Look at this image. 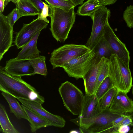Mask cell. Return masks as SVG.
Listing matches in <instances>:
<instances>
[{"label":"cell","mask_w":133,"mask_h":133,"mask_svg":"<svg viewBox=\"0 0 133 133\" xmlns=\"http://www.w3.org/2000/svg\"><path fill=\"white\" fill-rule=\"evenodd\" d=\"M0 90L10 94L16 98L35 101L42 104L44 97L34 87L22 79L21 77L12 76L7 73L4 67H0Z\"/></svg>","instance_id":"obj_1"},{"label":"cell","mask_w":133,"mask_h":133,"mask_svg":"<svg viewBox=\"0 0 133 133\" xmlns=\"http://www.w3.org/2000/svg\"><path fill=\"white\" fill-rule=\"evenodd\" d=\"M121 115L112 112L109 108L91 117L77 118L70 121L78 126L82 133H117L118 128L113 126L112 123Z\"/></svg>","instance_id":"obj_2"},{"label":"cell","mask_w":133,"mask_h":133,"mask_svg":"<svg viewBox=\"0 0 133 133\" xmlns=\"http://www.w3.org/2000/svg\"><path fill=\"white\" fill-rule=\"evenodd\" d=\"M49 6L51 19L50 30L57 41L64 43L75 22L76 14L74 8L66 11Z\"/></svg>","instance_id":"obj_3"},{"label":"cell","mask_w":133,"mask_h":133,"mask_svg":"<svg viewBox=\"0 0 133 133\" xmlns=\"http://www.w3.org/2000/svg\"><path fill=\"white\" fill-rule=\"evenodd\" d=\"M96 63V53L94 49L65 64L62 67L69 76L77 79L83 78Z\"/></svg>","instance_id":"obj_4"},{"label":"cell","mask_w":133,"mask_h":133,"mask_svg":"<svg viewBox=\"0 0 133 133\" xmlns=\"http://www.w3.org/2000/svg\"><path fill=\"white\" fill-rule=\"evenodd\" d=\"M90 50L85 45L67 44L54 49L51 53L49 61L53 69L62 68L71 60L80 56Z\"/></svg>","instance_id":"obj_5"},{"label":"cell","mask_w":133,"mask_h":133,"mask_svg":"<svg viewBox=\"0 0 133 133\" xmlns=\"http://www.w3.org/2000/svg\"><path fill=\"white\" fill-rule=\"evenodd\" d=\"M58 91L67 109L74 115H79L81 111L84 96L82 91L68 81L61 84Z\"/></svg>","instance_id":"obj_6"},{"label":"cell","mask_w":133,"mask_h":133,"mask_svg":"<svg viewBox=\"0 0 133 133\" xmlns=\"http://www.w3.org/2000/svg\"><path fill=\"white\" fill-rule=\"evenodd\" d=\"M110 14V10L104 6L95 12L91 17L93 21L92 31L85 45L90 50L103 37L104 28Z\"/></svg>","instance_id":"obj_7"},{"label":"cell","mask_w":133,"mask_h":133,"mask_svg":"<svg viewBox=\"0 0 133 133\" xmlns=\"http://www.w3.org/2000/svg\"><path fill=\"white\" fill-rule=\"evenodd\" d=\"M48 23L37 18L28 24H24L16 34L15 43L17 48L22 49L35 34L46 28Z\"/></svg>","instance_id":"obj_8"},{"label":"cell","mask_w":133,"mask_h":133,"mask_svg":"<svg viewBox=\"0 0 133 133\" xmlns=\"http://www.w3.org/2000/svg\"><path fill=\"white\" fill-rule=\"evenodd\" d=\"M103 37L108 43L112 52L129 67L130 61L129 52L125 44L117 36L110 26L109 22L106 24L104 30Z\"/></svg>","instance_id":"obj_9"},{"label":"cell","mask_w":133,"mask_h":133,"mask_svg":"<svg viewBox=\"0 0 133 133\" xmlns=\"http://www.w3.org/2000/svg\"><path fill=\"white\" fill-rule=\"evenodd\" d=\"M17 99L22 104L49 121L51 124L52 126L61 128L64 127L66 122L63 118L48 112L43 107L42 104L34 101L20 98Z\"/></svg>","instance_id":"obj_10"},{"label":"cell","mask_w":133,"mask_h":133,"mask_svg":"<svg viewBox=\"0 0 133 133\" xmlns=\"http://www.w3.org/2000/svg\"><path fill=\"white\" fill-rule=\"evenodd\" d=\"M13 28L6 16L0 12V61L11 46L13 42Z\"/></svg>","instance_id":"obj_11"},{"label":"cell","mask_w":133,"mask_h":133,"mask_svg":"<svg viewBox=\"0 0 133 133\" xmlns=\"http://www.w3.org/2000/svg\"><path fill=\"white\" fill-rule=\"evenodd\" d=\"M5 71L13 76L21 77L25 76H32L34 69L29 60H18L15 58L7 61Z\"/></svg>","instance_id":"obj_12"},{"label":"cell","mask_w":133,"mask_h":133,"mask_svg":"<svg viewBox=\"0 0 133 133\" xmlns=\"http://www.w3.org/2000/svg\"><path fill=\"white\" fill-rule=\"evenodd\" d=\"M110 110L121 114L133 112V101L125 92L118 90L109 107Z\"/></svg>","instance_id":"obj_13"},{"label":"cell","mask_w":133,"mask_h":133,"mask_svg":"<svg viewBox=\"0 0 133 133\" xmlns=\"http://www.w3.org/2000/svg\"><path fill=\"white\" fill-rule=\"evenodd\" d=\"M108 76L111 79L114 86L118 90L123 91L126 93L118 62V56L116 54H112L109 59Z\"/></svg>","instance_id":"obj_14"},{"label":"cell","mask_w":133,"mask_h":133,"mask_svg":"<svg viewBox=\"0 0 133 133\" xmlns=\"http://www.w3.org/2000/svg\"><path fill=\"white\" fill-rule=\"evenodd\" d=\"M99 100L95 94H85L81 112L78 117L79 118H87L97 115L101 111L99 105Z\"/></svg>","instance_id":"obj_15"},{"label":"cell","mask_w":133,"mask_h":133,"mask_svg":"<svg viewBox=\"0 0 133 133\" xmlns=\"http://www.w3.org/2000/svg\"><path fill=\"white\" fill-rule=\"evenodd\" d=\"M107 59L105 57H102L99 62L95 64L83 78L86 94L91 95L94 93L99 73Z\"/></svg>","instance_id":"obj_16"},{"label":"cell","mask_w":133,"mask_h":133,"mask_svg":"<svg viewBox=\"0 0 133 133\" xmlns=\"http://www.w3.org/2000/svg\"><path fill=\"white\" fill-rule=\"evenodd\" d=\"M41 32L35 34L18 53L15 58L18 60H28L41 52L37 46V39Z\"/></svg>","instance_id":"obj_17"},{"label":"cell","mask_w":133,"mask_h":133,"mask_svg":"<svg viewBox=\"0 0 133 133\" xmlns=\"http://www.w3.org/2000/svg\"><path fill=\"white\" fill-rule=\"evenodd\" d=\"M21 105L28 118L31 132L35 133L40 128L52 126L49 121L35 112L22 104Z\"/></svg>","instance_id":"obj_18"},{"label":"cell","mask_w":133,"mask_h":133,"mask_svg":"<svg viewBox=\"0 0 133 133\" xmlns=\"http://www.w3.org/2000/svg\"><path fill=\"white\" fill-rule=\"evenodd\" d=\"M1 94L8 103L10 112L18 119H25L29 121L28 118L21 105L16 98L11 95L2 92Z\"/></svg>","instance_id":"obj_19"},{"label":"cell","mask_w":133,"mask_h":133,"mask_svg":"<svg viewBox=\"0 0 133 133\" xmlns=\"http://www.w3.org/2000/svg\"><path fill=\"white\" fill-rule=\"evenodd\" d=\"M103 6L98 0H88L78 7L76 14L91 17L95 12Z\"/></svg>","instance_id":"obj_20"},{"label":"cell","mask_w":133,"mask_h":133,"mask_svg":"<svg viewBox=\"0 0 133 133\" xmlns=\"http://www.w3.org/2000/svg\"><path fill=\"white\" fill-rule=\"evenodd\" d=\"M93 49L96 53V63L103 57L109 59L113 54L108 43L103 36Z\"/></svg>","instance_id":"obj_21"},{"label":"cell","mask_w":133,"mask_h":133,"mask_svg":"<svg viewBox=\"0 0 133 133\" xmlns=\"http://www.w3.org/2000/svg\"><path fill=\"white\" fill-rule=\"evenodd\" d=\"M15 4L20 18L39 14L38 10L30 0H19Z\"/></svg>","instance_id":"obj_22"},{"label":"cell","mask_w":133,"mask_h":133,"mask_svg":"<svg viewBox=\"0 0 133 133\" xmlns=\"http://www.w3.org/2000/svg\"><path fill=\"white\" fill-rule=\"evenodd\" d=\"M0 131L2 133H18L10 121L5 107L0 104Z\"/></svg>","instance_id":"obj_23"},{"label":"cell","mask_w":133,"mask_h":133,"mask_svg":"<svg viewBox=\"0 0 133 133\" xmlns=\"http://www.w3.org/2000/svg\"><path fill=\"white\" fill-rule=\"evenodd\" d=\"M28 60L34 69L35 74H39L44 77L47 75L48 71L45 56L39 55L34 56Z\"/></svg>","instance_id":"obj_24"},{"label":"cell","mask_w":133,"mask_h":133,"mask_svg":"<svg viewBox=\"0 0 133 133\" xmlns=\"http://www.w3.org/2000/svg\"><path fill=\"white\" fill-rule=\"evenodd\" d=\"M118 61L123 80L126 92L127 94L132 87V78L129 67H127L123 61L118 56Z\"/></svg>","instance_id":"obj_25"},{"label":"cell","mask_w":133,"mask_h":133,"mask_svg":"<svg viewBox=\"0 0 133 133\" xmlns=\"http://www.w3.org/2000/svg\"><path fill=\"white\" fill-rule=\"evenodd\" d=\"M117 91V89L114 87L110 89L99 100V108L101 111L109 108Z\"/></svg>","instance_id":"obj_26"},{"label":"cell","mask_w":133,"mask_h":133,"mask_svg":"<svg viewBox=\"0 0 133 133\" xmlns=\"http://www.w3.org/2000/svg\"><path fill=\"white\" fill-rule=\"evenodd\" d=\"M114 87L111 79L108 76L102 82L95 94L99 100L110 89Z\"/></svg>","instance_id":"obj_27"},{"label":"cell","mask_w":133,"mask_h":133,"mask_svg":"<svg viewBox=\"0 0 133 133\" xmlns=\"http://www.w3.org/2000/svg\"><path fill=\"white\" fill-rule=\"evenodd\" d=\"M49 5L68 11L75 6L70 0H44Z\"/></svg>","instance_id":"obj_28"},{"label":"cell","mask_w":133,"mask_h":133,"mask_svg":"<svg viewBox=\"0 0 133 133\" xmlns=\"http://www.w3.org/2000/svg\"><path fill=\"white\" fill-rule=\"evenodd\" d=\"M109 72V59H107L101 68L99 73L95 87L94 93L96 92L102 82L108 76Z\"/></svg>","instance_id":"obj_29"},{"label":"cell","mask_w":133,"mask_h":133,"mask_svg":"<svg viewBox=\"0 0 133 133\" xmlns=\"http://www.w3.org/2000/svg\"><path fill=\"white\" fill-rule=\"evenodd\" d=\"M123 17L127 26L130 28H133V5L127 7L123 12Z\"/></svg>","instance_id":"obj_30"},{"label":"cell","mask_w":133,"mask_h":133,"mask_svg":"<svg viewBox=\"0 0 133 133\" xmlns=\"http://www.w3.org/2000/svg\"><path fill=\"white\" fill-rule=\"evenodd\" d=\"M6 16L10 24L13 28L15 22L20 18L18 10L16 8Z\"/></svg>","instance_id":"obj_31"},{"label":"cell","mask_w":133,"mask_h":133,"mask_svg":"<svg viewBox=\"0 0 133 133\" xmlns=\"http://www.w3.org/2000/svg\"><path fill=\"white\" fill-rule=\"evenodd\" d=\"M44 6L43 9L41 13L38 15L37 18L40 20L49 23V21L47 18V17L50 16L49 7V5L44 2Z\"/></svg>","instance_id":"obj_32"},{"label":"cell","mask_w":133,"mask_h":133,"mask_svg":"<svg viewBox=\"0 0 133 133\" xmlns=\"http://www.w3.org/2000/svg\"><path fill=\"white\" fill-rule=\"evenodd\" d=\"M124 125H127L129 126H133V122L130 115H126L125 117L121 122L114 126L119 128Z\"/></svg>","instance_id":"obj_33"},{"label":"cell","mask_w":133,"mask_h":133,"mask_svg":"<svg viewBox=\"0 0 133 133\" xmlns=\"http://www.w3.org/2000/svg\"><path fill=\"white\" fill-rule=\"evenodd\" d=\"M39 11L40 14L44 6V2L41 0H30Z\"/></svg>","instance_id":"obj_34"},{"label":"cell","mask_w":133,"mask_h":133,"mask_svg":"<svg viewBox=\"0 0 133 133\" xmlns=\"http://www.w3.org/2000/svg\"><path fill=\"white\" fill-rule=\"evenodd\" d=\"M130 127L127 125H124L120 126L118 128V133H126L129 131Z\"/></svg>","instance_id":"obj_35"},{"label":"cell","mask_w":133,"mask_h":133,"mask_svg":"<svg viewBox=\"0 0 133 133\" xmlns=\"http://www.w3.org/2000/svg\"><path fill=\"white\" fill-rule=\"evenodd\" d=\"M103 6L109 5L114 4L117 0H98Z\"/></svg>","instance_id":"obj_36"},{"label":"cell","mask_w":133,"mask_h":133,"mask_svg":"<svg viewBox=\"0 0 133 133\" xmlns=\"http://www.w3.org/2000/svg\"><path fill=\"white\" fill-rule=\"evenodd\" d=\"M126 115L121 114V116L116 119L112 123V125L114 126L121 122L125 117Z\"/></svg>","instance_id":"obj_37"},{"label":"cell","mask_w":133,"mask_h":133,"mask_svg":"<svg viewBox=\"0 0 133 133\" xmlns=\"http://www.w3.org/2000/svg\"><path fill=\"white\" fill-rule=\"evenodd\" d=\"M76 6L77 5L82 4L84 0H70Z\"/></svg>","instance_id":"obj_38"},{"label":"cell","mask_w":133,"mask_h":133,"mask_svg":"<svg viewBox=\"0 0 133 133\" xmlns=\"http://www.w3.org/2000/svg\"><path fill=\"white\" fill-rule=\"evenodd\" d=\"M4 3L3 0H0V12L2 13L4 10Z\"/></svg>","instance_id":"obj_39"},{"label":"cell","mask_w":133,"mask_h":133,"mask_svg":"<svg viewBox=\"0 0 133 133\" xmlns=\"http://www.w3.org/2000/svg\"><path fill=\"white\" fill-rule=\"evenodd\" d=\"M3 1L4 3V8L10 1L9 0H3Z\"/></svg>","instance_id":"obj_40"},{"label":"cell","mask_w":133,"mask_h":133,"mask_svg":"<svg viewBox=\"0 0 133 133\" xmlns=\"http://www.w3.org/2000/svg\"><path fill=\"white\" fill-rule=\"evenodd\" d=\"M10 1H11L14 3L16 4V3H17L19 0H9Z\"/></svg>","instance_id":"obj_41"},{"label":"cell","mask_w":133,"mask_h":133,"mask_svg":"<svg viewBox=\"0 0 133 133\" xmlns=\"http://www.w3.org/2000/svg\"><path fill=\"white\" fill-rule=\"evenodd\" d=\"M130 115L131 116L132 121L133 122V112L130 113Z\"/></svg>","instance_id":"obj_42"},{"label":"cell","mask_w":133,"mask_h":133,"mask_svg":"<svg viewBox=\"0 0 133 133\" xmlns=\"http://www.w3.org/2000/svg\"><path fill=\"white\" fill-rule=\"evenodd\" d=\"M132 127V129L129 131V132L130 133H133V126Z\"/></svg>","instance_id":"obj_43"},{"label":"cell","mask_w":133,"mask_h":133,"mask_svg":"<svg viewBox=\"0 0 133 133\" xmlns=\"http://www.w3.org/2000/svg\"><path fill=\"white\" fill-rule=\"evenodd\" d=\"M132 96L133 97V85H132Z\"/></svg>","instance_id":"obj_44"}]
</instances>
